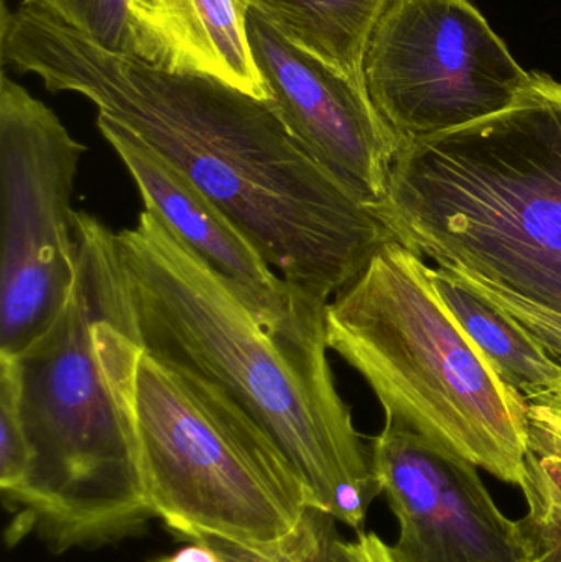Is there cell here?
I'll return each instance as SVG.
<instances>
[{
	"label": "cell",
	"mask_w": 561,
	"mask_h": 562,
	"mask_svg": "<svg viewBox=\"0 0 561 562\" xmlns=\"http://www.w3.org/2000/svg\"><path fill=\"white\" fill-rule=\"evenodd\" d=\"M2 65L78 92L216 204L287 283L316 303L358 279L391 231L343 190L269 102L112 53L32 5L0 19Z\"/></svg>",
	"instance_id": "1"
},
{
	"label": "cell",
	"mask_w": 561,
	"mask_h": 562,
	"mask_svg": "<svg viewBox=\"0 0 561 562\" xmlns=\"http://www.w3.org/2000/svg\"><path fill=\"white\" fill-rule=\"evenodd\" d=\"M75 283L52 326L16 353L29 442L25 481L5 501L52 553L96 550L155 518L135 419L144 347L119 272L114 233L76 213Z\"/></svg>",
	"instance_id": "2"
},
{
	"label": "cell",
	"mask_w": 561,
	"mask_h": 562,
	"mask_svg": "<svg viewBox=\"0 0 561 562\" xmlns=\"http://www.w3.org/2000/svg\"><path fill=\"white\" fill-rule=\"evenodd\" d=\"M114 246L145 352L223 389L279 446L313 507L362 533L381 488L371 448L336 389L328 346L270 333L147 207L134 227L114 233Z\"/></svg>",
	"instance_id": "3"
},
{
	"label": "cell",
	"mask_w": 561,
	"mask_h": 562,
	"mask_svg": "<svg viewBox=\"0 0 561 562\" xmlns=\"http://www.w3.org/2000/svg\"><path fill=\"white\" fill-rule=\"evenodd\" d=\"M371 211L437 267L561 313V82L530 71L504 111L401 140Z\"/></svg>",
	"instance_id": "4"
},
{
	"label": "cell",
	"mask_w": 561,
	"mask_h": 562,
	"mask_svg": "<svg viewBox=\"0 0 561 562\" xmlns=\"http://www.w3.org/2000/svg\"><path fill=\"white\" fill-rule=\"evenodd\" d=\"M326 344L384 408L441 448L519 487L529 403L448 310L424 257L389 240L326 306Z\"/></svg>",
	"instance_id": "5"
},
{
	"label": "cell",
	"mask_w": 561,
	"mask_h": 562,
	"mask_svg": "<svg viewBox=\"0 0 561 562\" xmlns=\"http://www.w3.org/2000/svg\"><path fill=\"white\" fill-rule=\"evenodd\" d=\"M142 477L155 518L190 541L287 558L305 533L308 488L223 389L142 353L135 393Z\"/></svg>",
	"instance_id": "6"
},
{
	"label": "cell",
	"mask_w": 561,
	"mask_h": 562,
	"mask_svg": "<svg viewBox=\"0 0 561 562\" xmlns=\"http://www.w3.org/2000/svg\"><path fill=\"white\" fill-rule=\"evenodd\" d=\"M86 145L7 75L0 79V353L52 326L75 283L72 188Z\"/></svg>",
	"instance_id": "7"
},
{
	"label": "cell",
	"mask_w": 561,
	"mask_h": 562,
	"mask_svg": "<svg viewBox=\"0 0 561 562\" xmlns=\"http://www.w3.org/2000/svg\"><path fill=\"white\" fill-rule=\"evenodd\" d=\"M369 98L404 138L509 108L530 81L471 0H391L364 58Z\"/></svg>",
	"instance_id": "8"
},
{
	"label": "cell",
	"mask_w": 561,
	"mask_h": 562,
	"mask_svg": "<svg viewBox=\"0 0 561 562\" xmlns=\"http://www.w3.org/2000/svg\"><path fill=\"white\" fill-rule=\"evenodd\" d=\"M371 459L397 518L395 562H527L519 524L497 508L473 462L391 415Z\"/></svg>",
	"instance_id": "9"
},
{
	"label": "cell",
	"mask_w": 561,
	"mask_h": 562,
	"mask_svg": "<svg viewBox=\"0 0 561 562\" xmlns=\"http://www.w3.org/2000/svg\"><path fill=\"white\" fill-rule=\"evenodd\" d=\"M247 32L270 108L343 190L369 210L378 206L401 137L368 88L287 40L253 10Z\"/></svg>",
	"instance_id": "10"
},
{
	"label": "cell",
	"mask_w": 561,
	"mask_h": 562,
	"mask_svg": "<svg viewBox=\"0 0 561 562\" xmlns=\"http://www.w3.org/2000/svg\"><path fill=\"white\" fill-rule=\"evenodd\" d=\"M98 128L131 173L144 207L223 277L270 333L305 346L326 344L328 304L310 300L277 276L249 237L137 135L101 114Z\"/></svg>",
	"instance_id": "11"
},
{
	"label": "cell",
	"mask_w": 561,
	"mask_h": 562,
	"mask_svg": "<svg viewBox=\"0 0 561 562\" xmlns=\"http://www.w3.org/2000/svg\"><path fill=\"white\" fill-rule=\"evenodd\" d=\"M246 0H131L127 53L180 75H201L267 101L254 61Z\"/></svg>",
	"instance_id": "12"
},
{
	"label": "cell",
	"mask_w": 561,
	"mask_h": 562,
	"mask_svg": "<svg viewBox=\"0 0 561 562\" xmlns=\"http://www.w3.org/2000/svg\"><path fill=\"white\" fill-rule=\"evenodd\" d=\"M277 32L366 86L369 40L391 0H246Z\"/></svg>",
	"instance_id": "13"
},
{
	"label": "cell",
	"mask_w": 561,
	"mask_h": 562,
	"mask_svg": "<svg viewBox=\"0 0 561 562\" xmlns=\"http://www.w3.org/2000/svg\"><path fill=\"white\" fill-rule=\"evenodd\" d=\"M434 276L448 310L507 385L519 390L527 398L557 383L561 366L536 337L461 286L444 270L434 269Z\"/></svg>",
	"instance_id": "14"
},
{
	"label": "cell",
	"mask_w": 561,
	"mask_h": 562,
	"mask_svg": "<svg viewBox=\"0 0 561 562\" xmlns=\"http://www.w3.org/2000/svg\"><path fill=\"white\" fill-rule=\"evenodd\" d=\"M527 514L520 518L527 562H561V458L529 451L519 485Z\"/></svg>",
	"instance_id": "15"
},
{
	"label": "cell",
	"mask_w": 561,
	"mask_h": 562,
	"mask_svg": "<svg viewBox=\"0 0 561 562\" xmlns=\"http://www.w3.org/2000/svg\"><path fill=\"white\" fill-rule=\"evenodd\" d=\"M448 277H451L461 286L476 294L481 300L486 301L490 306L500 313L519 324L530 336L536 337L543 349L557 360L561 366V313L542 306V304L532 303L519 294L510 293L491 281L481 279L470 272L457 269H444ZM527 403H539V405L556 406L561 408V376L546 392L537 395L527 396Z\"/></svg>",
	"instance_id": "16"
},
{
	"label": "cell",
	"mask_w": 561,
	"mask_h": 562,
	"mask_svg": "<svg viewBox=\"0 0 561 562\" xmlns=\"http://www.w3.org/2000/svg\"><path fill=\"white\" fill-rule=\"evenodd\" d=\"M30 451L20 412V375L15 357L0 353V491L3 502L25 481Z\"/></svg>",
	"instance_id": "17"
},
{
	"label": "cell",
	"mask_w": 561,
	"mask_h": 562,
	"mask_svg": "<svg viewBox=\"0 0 561 562\" xmlns=\"http://www.w3.org/2000/svg\"><path fill=\"white\" fill-rule=\"evenodd\" d=\"M131 0H23L52 13L112 53H127Z\"/></svg>",
	"instance_id": "18"
},
{
	"label": "cell",
	"mask_w": 561,
	"mask_h": 562,
	"mask_svg": "<svg viewBox=\"0 0 561 562\" xmlns=\"http://www.w3.org/2000/svg\"><path fill=\"white\" fill-rule=\"evenodd\" d=\"M335 518L313 510L305 533L295 551L296 562H395L391 547L375 533H358L356 540H343Z\"/></svg>",
	"instance_id": "19"
},
{
	"label": "cell",
	"mask_w": 561,
	"mask_h": 562,
	"mask_svg": "<svg viewBox=\"0 0 561 562\" xmlns=\"http://www.w3.org/2000/svg\"><path fill=\"white\" fill-rule=\"evenodd\" d=\"M530 452L561 458V408L529 403Z\"/></svg>",
	"instance_id": "20"
},
{
	"label": "cell",
	"mask_w": 561,
	"mask_h": 562,
	"mask_svg": "<svg viewBox=\"0 0 561 562\" xmlns=\"http://www.w3.org/2000/svg\"><path fill=\"white\" fill-rule=\"evenodd\" d=\"M213 544L214 550L220 554L223 562H296L295 551L287 558H270L266 554L257 553L249 548L237 547V544L226 543L220 540H204Z\"/></svg>",
	"instance_id": "21"
},
{
	"label": "cell",
	"mask_w": 561,
	"mask_h": 562,
	"mask_svg": "<svg viewBox=\"0 0 561 562\" xmlns=\"http://www.w3.org/2000/svg\"><path fill=\"white\" fill-rule=\"evenodd\" d=\"M154 562H223L213 544L207 541H191L175 553L158 558Z\"/></svg>",
	"instance_id": "22"
}]
</instances>
